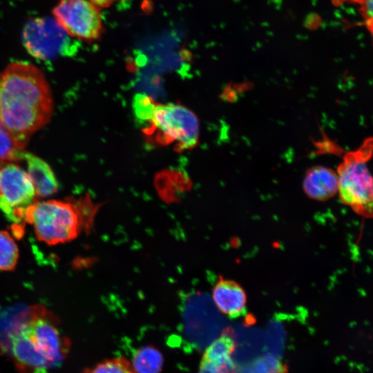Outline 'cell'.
<instances>
[{"instance_id":"13","label":"cell","mask_w":373,"mask_h":373,"mask_svg":"<svg viewBox=\"0 0 373 373\" xmlns=\"http://www.w3.org/2000/svg\"><path fill=\"white\" fill-rule=\"evenodd\" d=\"M131 363L134 373H160L163 356L155 347L145 346L135 352Z\"/></svg>"},{"instance_id":"14","label":"cell","mask_w":373,"mask_h":373,"mask_svg":"<svg viewBox=\"0 0 373 373\" xmlns=\"http://www.w3.org/2000/svg\"><path fill=\"white\" fill-rule=\"evenodd\" d=\"M19 256V248L13 236L7 231H0V271L13 270Z\"/></svg>"},{"instance_id":"16","label":"cell","mask_w":373,"mask_h":373,"mask_svg":"<svg viewBox=\"0 0 373 373\" xmlns=\"http://www.w3.org/2000/svg\"><path fill=\"white\" fill-rule=\"evenodd\" d=\"M83 373H134L131 361L124 356L104 360Z\"/></svg>"},{"instance_id":"7","label":"cell","mask_w":373,"mask_h":373,"mask_svg":"<svg viewBox=\"0 0 373 373\" xmlns=\"http://www.w3.org/2000/svg\"><path fill=\"white\" fill-rule=\"evenodd\" d=\"M34 185L15 162L0 164V211L17 226L26 224L28 209L37 201Z\"/></svg>"},{"instance_id":"8","label":"cell","mask_w":373,"mask_h":373,"mask_svg":"<svg viewBox=\"0 0 373 373\" xmlns=\"http://www.w3.org/2000/svg\"><path fill=\"white\" fill-rule=\"evenodd\" d=\"M52 15L75 39L92 42L100 39L104 33L100 8L90 0H58Z\"/></svg>"},{"instance_id":"5","label":"cell","mask_w":373,"mask_h":373,"mask_svg":"<svg viewBox=\"0 0 373 373\" xmlns=\"http://www.w3.org/2000/svg\"><path fill=\"white\" fill-rule=\"evenodd\" d=\"M146 133L158 142L174 144L178 149L194 147L200 133L199 122L187 108L176 104L156 105Z\"/></svg>"},{"instance_id":"9","label":"cell","mask_w":373,"mask_h":373,"mask_svg":"<svg viewBox=\"0 0 373 373\" xmlns=\"http://www.w3.org/2000/svg\"><path fill=\"white\" fill-rule=\"evenodd\" d=\"M236 347L232 332H223L206 348L198 373H231L235 367L232 355Z\"/></svg>"},{"instance_id":"18","label":"cell","mask_w":373,"mask_h":373,"mask_svg":"<svg viewBox=\"0 0 373 373\" xmlns=\"http://www.w3.org/2000/svg\"><path fill=\"white\" fill-rule=\"evenodd\" d=\"M360 6V12L363 17L364 23L369 30L372 32V0H361L358 3Z\"/></svg>"},{"instance_id":"4","label":"cell","mask_w":373,"mask_h":373,"mask_svg":"<svg viewBox=\"0 0 373 373\" xmlns=\"http://www.w3.org/2000/svg\"><path fill=\"white\" fill-rule=\"evenodd\" d=\"M372 154V138H366L356 150L346 152L337 168L340 198L356 213L372 214V179L367 162Z\"/></svg>"},{"instance_id":"20","label":"cell","mask_w":373,"mask_h":373,"mask_svg":"<svg viewBox=\"0 0 373 373\" xmlns=\"http://www.w3.org/2000/svg\"><path fill=\"white\" fill-rule=\"evenodd\" d=\"M335 3H358L361 0H334Z\"/></svg>"},{"instance_id":"3","label":"cell","mask_w":373,"mask_h":373,"mask_svg":"<svg viewBox=\"0 0 373 373\" xmlns=\"http://www.w3.org/2000/svg\"><path fill=\"white\" fill-rule=\"evenodd\" d=\"M87 199L36 201L28 210L26 223L31 224L37 239L55 245L74 240L84 223Z\"/></svg>"},{"instance_id":"10","label":"cell","mask_w":373,"mask_h":373,"mask_svg":"<svg viewBox=\"0 0 373 373\" xmlns=\"http://www.w3.org/2000/svg\"><path fill=\"white\" fill-rule=\"evenodd\" d=\"M216 307L230 318H238L247 311V296L243 288L236 281L220 278L212 291Z\"/></svg>"},{"instance_id":"15","label":"cell","mask_w":373,"mask_h":373,"mask_svg":"<svg viewBox=\"0 0 373 373\" xmlns=\"http://www.w3.org/2000/svg\"><path fill=\"white\" fill-rule=\"evenodd\" d=\"M155 106L152 97L148 94L136 93L133 99L132 107L137 122L149 124Z\"/></svg>"},{"instance_id":"6","label":"cell","mask_w":373,"mask_h":373,"mask_svg":"<svg viewBox=\"0 0 373 373\" xmlns=\"http://www.w3.org/2000/svg\"><path fill=\"white\" fill-rule=\"evenodd\" d=\"M26 50L43 61L73 55L78 50L77 39L70 36L52 17H35L28 21L22 31Z\"/></svg>"},{"instance_id":"11","label":"cell","mask_w":373,"mask_h":373,"mask_svg":"<svg viewBox=\"0 0 373 373\" xmlns=\"http://www.w3.org/2000/svg\"><path fill=\"white\" fill-rule=\"evenodd\" d=\"M303 187L306 195L313 200H328L338 192L337 173L326 166H314L306 171Z\"/></svg>"},{"instance_id":"12","label":"cell","mask_w":373,"mask_h":373,"mask_svg":"<svg viewBox=\"0 0 373 373\" xmlns=\"http://www.w3.org/2000/svg\"><path fill=\"white\" fill-rule=\"evenodd\" d=\"M22 160L26 162L27 173L34 185L37 196L47 197L57 191V181L47 162L25 151L21 153Z\"/></svg>"},{"instance_id":"19","label":"cell","mask_w":373,"mask_h":373,"mask_svg":"<svg viewBox=\"0 0 373 373\" xmlns=\"http://www.w3.org/2000/svg\"><path fill=\"white\" fill-rule=\"evenodd\" d=\"M92 3L96 5L99 8H105L110 7L113 3L119 0H90Z\"/></svg>"},{"instance_id":"17","label":"cell","mask_w":373,"mask_h":373,"mask_svg":"<svg viewBox=\"0 0 373 373\" xmlns=\"http://www.w3.org/2000/svg\"><path fill=\"white\" fill-rule=\"evenodd\" d=\"M11 137L0 128V164L21 161V153Z\"/></svg>"},{"instance_id":"2","label":"cell","mask_w":373,"mask_h":373,"mask_svg":"<svg viewBox=\"0 0 373 373\" xmlns=\"http://www.w3.org/2000/svg\"><path fill=\"white\" fill-rule=\"evenodd\" d=\"M28 315L26 321L10 334L11 355L21 372L48 373L66 358L69 341L44 306L32 307Z\"/></svg>"},{"instance_id":"1","label":"cell","mask_w":373,"mask_h":373,"mask_svg":"<svg viewBox=\"0 0 373 373\" xmlns=\"http://www.w3.org/2000/svg\"><path fill=\"white\" fill-rule=\"evenodd\" d=\"M53 112L49 85L34 65L15 61L0 72V128L21 150Z\"/></svg>"}]
</instances>
